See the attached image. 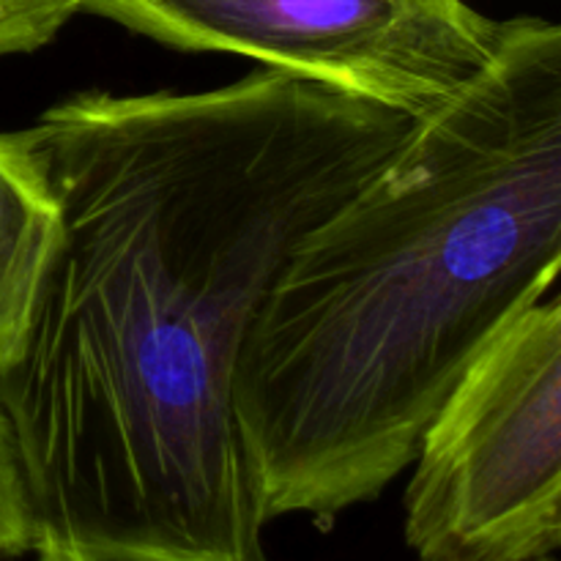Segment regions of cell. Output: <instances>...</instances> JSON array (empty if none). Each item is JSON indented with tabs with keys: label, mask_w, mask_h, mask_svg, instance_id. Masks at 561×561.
I'll list each match as a JSON object with an SVG mask.
<instances>
[{
	"label": "cell",
	"mask_w": 561,
	"mask_h": 561,
	"mask_svg": "<svg viewBox=\"0 0 561 561\" xmlns=\"http://www.w3.org/2000/svg\"><path fill=\"white\" fill-rule=\"evenodd\" d=\"M561 272V27L502 22L485 69L294 247L233 405L268 524L329 526L414 460L466 367Z\"/></svg>",
	"instance_id": "obj_2"
},
{
	"label": "cell",
	"mask_w": 561,
	"mask_h": 561,
	"mask_svg": "<svg viewBox=\"0 0 561 561\" xmlns=\"http://www.w3.org/2000/svg\"><path fill=\"white\" fill-rule=\"evenodd\" d=\"M82 11L175 49L244 55L416 121L485 69L502 33L466 0H85Z\"/></svg>",
	"instance_id": "obj_4"
},
{
	"label": "cell",
	"mask_w": 561,
	"mask_h": 561,
	"mask_svg": "<svg viewBox=\"0 0 561 561\" xmlns=\"http://www.w3.org/2000/svg\"><path fill=\"white\" fill-rule=\"evenodd\" d=\"M31 551L25 485L16 463L9 420L0 409V559H16Z\"/></svg>",
	"instance_id": "obj_7"
},
{
	"label": "cell",
	"mask_w": 561,
	"mask_h": 561,
	"mask_svg": "<svg viewBox=\"0 0 561 561\" xmlns=\"http://www.w3.org/2000/svg\"><path fill=\"white\" fill-rule=\"evenodd\" d=\"M405 491L420 561H542L561 548V299L510 321L422 431Z\"/></svg>",
	"instance_id": "obj_3"
},
{
	"label": "cell",
	"mask_w": 561,
	"mask_h": 561,
	"mask_svg": "<svg viewBox=\"0 0 561 561\" xmlns=\"http://www.w3.org/2000/svg\"><path fill=\"white\" fill-rule=\"evenodd\" d=\"M64 241V214L20 131H0V373L22 359L38 294Z\"/></svg>",
	"instance_id": "obj_5"
},
{
	"label": "cell",
	"mask_w": 561,
	"mask_h": 561,
	"mask_svg": "<svg viewBox=\"0 0 561 561\" xmlns=\"http://www.w3.org/2000/svg\"><path fill=\"white\" fill-rule=\"evenodd\" d=\"M416 118L279 69L60 99L20 129L64 214L0 373L38 561H272L233 378L294 247Z\"/></svg>",
	"instance_id": "obj_1"
},
{
	"label": "cell",
	"mask_w": 561,
	"mask_h": 561,
	"mask_svg": "<svg viewBox=\"0 0 561 561\" xmlns=\"http://www.w3.org/2000/svg\"><path fill=\"white\" fill-rule=\"evenodd\" d=\"M82 5L85 0H0V58L36 53Z\"/></svg>",
	"instance_id": "obj_6"
},
{
	"label": "cell",
	"mask_w": 561,
	"mask_h": 561,
	"mask_svg": "<svg viewBox=\"0 0 561 561\" xmlns=\"http://www.w3.org/2000/svg\"><path fill=\"white\" fill-rule=\"evenodd\" d=\"M542 561H553V559H542Z\"/></svg>",
	"instance_id": "obj_8"
}]
</instances>
